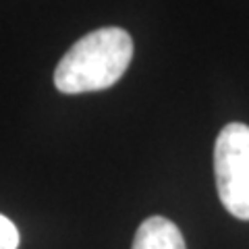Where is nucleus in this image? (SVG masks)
<instances>
[{
  "mask_svg": "<svg viewBox=\"0 0 249 249\" xmlns=\"http://www.w3.org/2000/svg\"><path fill=\"white\" fill-rule=\"evenodd\" d=\"M0 249H19V231L4 214H0Z\"/></svg>",
  "mask_w": 249,
  "mask_h": 249,
  "instance_id": "obj_4",
  "label": "nucleus"
},
{
  "mask_svg": "<svg viewBox=\"0 0 249 249\" xmlns=\"http://www.w3.org/2000/svg\"><path fill=\"white\" fill-rule=\"evenodd\" d=\"M133 58V40L121 27H102L77 40L60 58L54 85L62 93L108 89L121 79Z\"/></svg>",
  "mask_w": 249,
  "mask_h": 249,
  "instance_id": "obj_1",
  "label": "nucleus"
},
{
  "mask_svg": "<svg viewBox=\"0 0 249 249\" xmlns=\"http://www.w3.org/2000/svg\"><path fill=\"white\" fill-rule=\"evenodd\" d=\"M218 197L227 212L249 220V124L229 123L214 143Z\"/></svg>",
  "mask_w": 249,
  "mask_h": 249,
  "instance_id": "obj_2",
  "label": "nucleus"
},
{
  "mask_svg": "<svg viewBox=\"0 0 249 249\" xmlns=\"http://www.w3.org/2000/svg\"><path fill=\"white\" fill-rule=\"evenodd\" d=\"M131 249H187L178 227L164 216H150L139 224Z\"/></svg>",
  "mask_w": 249,
  "mask_h": 249,
  "instance_id": "obj_3",
  "label": "nucleus"
}]
</instances>
